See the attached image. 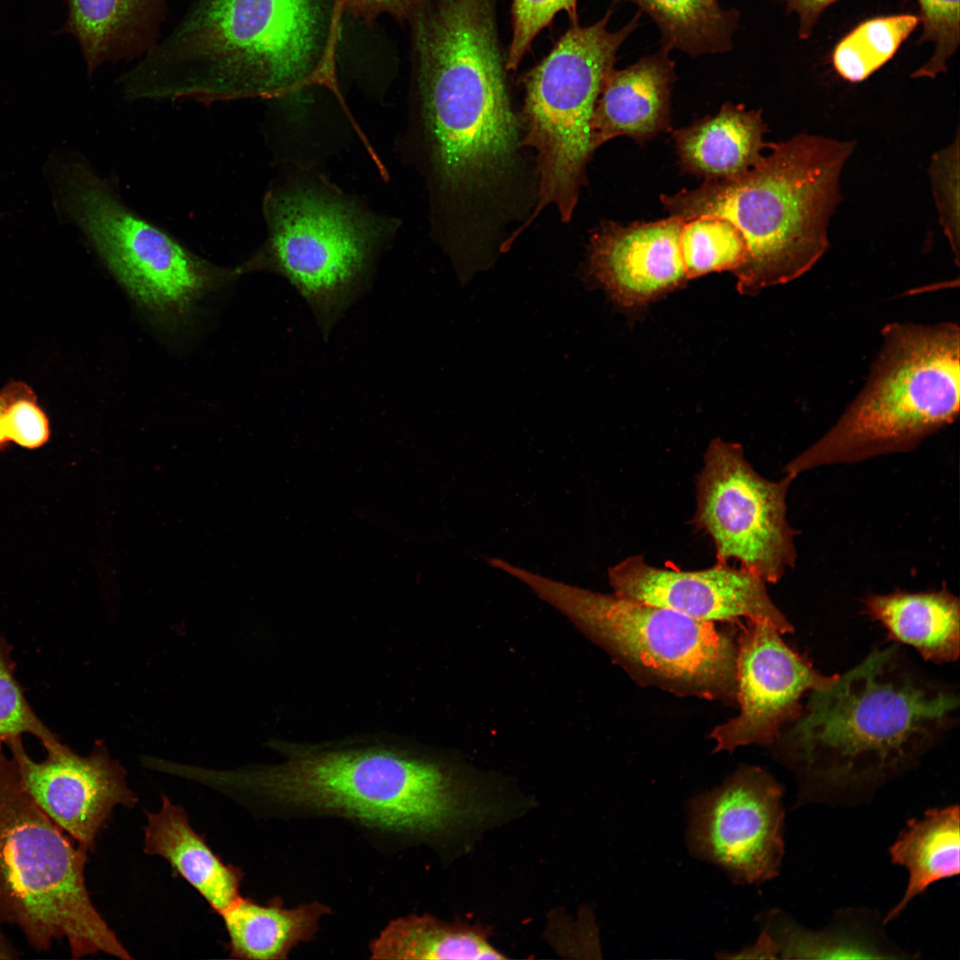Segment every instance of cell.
I'll use <instances>...</instances> for the list:
<instances>
[{
  "label": "cell",
  "instance_id": "obj_1",
  "mask_svg": "<svg viewBox=\"0 0 960 960\" xmlns=\"http://www.w3.org/2000/svg\"><path fill=\"white\" fill-rule=\"evenodd\" d=\"M958 708L952 684L892 644L810 692L771 747L796 778L797 804L855 806L917 767L956 725Z\"/></svg>",
  "mask_w": 960,
  "mask_h": 960
},
{
  "label": "cell",
  "instance_id": "obj_2",
  "mask_svg": "<svg viewBox=\"0 0 960 960\" xmlns=\"http://www.w3.org/2000/svg\"><path fill=\"white\" fill-rule=\"evenodd\" d=\"M342 0H191L172 28L116 81L130 101L210 105L314 86L340 97Z\"/></svg>",
  "mask_w": 960,
  "mask_h": 960
},
{
  "label": "cell",
  "instance_id": "obj_3",
  "mask_svg": "<svg viewBox=\"0 0 960 960\" xmlns=\"http://www.w3.org/2000/svg\"><path fill=\"white\" fill-rule=\"evenodd\" d=\"M275 765L208 769L206 783L284 815L334 817L379 834L421 839L468 819L465 789L440 762L387 745L271 743Z\"/></svg>",
  "mask_w": 960,
  "mask_h": 960
},
{
  "label": "cell",
  "instance_id": "obj_4",
  "mask_svg": "<svg viewBox=\"0 0 960 960\" xmlns=\"http://www.w3.org/2000/svg\"><path fill=\"white\" fill-rule=\"evenodd\" d=\"M769 147L771 153L740 176L660 196L670 217L715 215L740 230L747 259L734 274L746 295L798 278L825 253L840 176L854 144L800 134Z\"/></svg>",
  "mask_w": 960,
  "mask_h": 960
},
{
  "label": "cell",
  "instance_id": "obj_5",
  "mask_svg": "<svg viewBox=\"0 0 960 960\" xmlns=\"http://www.w3.org/2000/svg\"><path fill=\"white\" fill-rule=\"evenodd\" d=\"M868 378L836 422L783 468H815L910 451L956 419L960 330L953 322L891 323Z\"/></svg>",
  "mask_w": 960,
  "mask_h": 960
},
{
  "label": "cell",
  "instance_id": "obj_6",
  "mask_svg": "<svg viewBox=\"0 0 960 960\" xmlns=\"http://www.w3.org/2000/svg\"><path fill=\"white\" fill-rule=\"evenodd\" d=\"M61 220L83 232L130 299L157 327L183 328L200 302L241 275L192 252L144 219L84 158L55 156L45 166Z\"/></svg>",
  "mask_w": 960,
  "mask_h": 960
},
{
  "label": "cell",
  "instance_id": "obj_7",
  "mask_svg": "<svg viewBox=\"0 0 960 960\" xmlns=\"http://www.w3.org/2000/svg\"><path fill=\"white\" fill-rule=\"evenodd\" d=\"M25 790L0 740V922L37 951L65 939L71 956L132 959L87 891V850L74 844Z\"/></svg>",
  "mask_w": 960,
  "mask_h": 960
},
{
  "label": "cell",
  "instance_id": "obj_8",
  "mask_svg": "<svg viewBox=\"0 0 960 960\" xmlns=\"http://www.w3.org/2000/svg\"><path fill=\"white\" fill-rule=\"evenodd\" d=\"M636 682L679 696L737 703L736 639L715 622L558 582L505 562Z\"/></svg>",
  "mask_w": 960,
  "mask_h": 960
},
{
  "label": "cell",
  "instance_id": "obj_9",
  "mask_svg": "<svg viewBox=\"0 0 960 960\" xmlns=\"http://www.w3.org/2000/svg\"><path fill=\"white\" fill-rule=\"evenodd\" d=\"M611 15L608 11L588 26L570 22L549 52L523 78V144L534 148L539 175L538 201L523 229L550 205L562 221L572 219L595 151L591 122L597 99L620 46L638 27L637 14L612 31Z\"/></svg>",
  "mask_w": 960,
  "mask_h": 960
},
{
  "label": "cell",
  "instance_id": "obj_10",
  "mask_svg": "<svg viewBox=\"0 0 960 960\" xmlns=\"http://www.w3.org/2000/svg\"><path fill=\"white\" fill-rule=\"evenodd\" d=\"M268 237L242 274L274 271L304 298L324 334L362 292L390 225L340 194L300 183L269 191Z\"/></svg>",
  "mask_w": 960,
  "mask_h": 960
},
{
  "label": "cell",
  "instance_id": "obj_11",
  "mask_svg": "<svg viewBox=\"0 0 960 960\" xmlns=\"http://www.w3.org/2000/svg\"><path fill=\"white\" fill-rule=\"evenodd\" d=\"M795 478L759 475L741 444L713 439L696 477L692 522L715 547L716 563L736 562L766 583H776L796 562V532L787 518Z\"/></svg>",
  "mask_w": 960,
  "mask_h": 960
},
{
  "label": "cell",
  "instance_id": "obj_12",
  "mask_svg": "<svg viewBox=\"0 0 960 960\" xmlns=\"http://www.w3.org/2000/svg\"><path fill=\"white\" fill-rule=\"evenodd\" d=\"M687 845L736 884L776 877L784 855L783 788L765 770L741 766L718 787L693 797Z\"/></svg>",
  "mask_w": 960,
  "mask_h": 960
},
{
  "label": "cell",
  "instance_id": "obj_13",
  "mask_svg": "<svg viewBox=\"0 0 960 960\" xmlns=\"http://www.w3.org/2000/svg\"><path fill=\"white\" fill-rule=\"evenodd\" d=\"M745 621L739 622L736 639L740 713L712 731L715 751L731 752L749 744L771 746L799 716L804 693L827 688L837 676L820 673L770 623Z\"/></svg>",
  "mask_w": 960,
  "mask_h": 960
},
{
  "label": "cell",
  "instance_id": "obj_14",
  "mask_svg": "<svg viewBox=\"0 0 960 960\" xmlns=\"http://www.w3.org/2000/svg\"><path fill=\"white\" fill-rule=\"evenodd\" d=\"M613 593L636 602L709 621H764L781 634L793 625L771 599L765 581L754 572L716 563L697 571L661 568L642 555L626 557L608 570Z\"/></svg>",
  "mask_w": 960,
  "mask_h": 960
},
{
  "label": "cell",
  "instance_id": "obj_15",
  "mask_svg": "<svg viewBox=\"0 0 960 960\" xmlns=\"http://www.w3.org/2000/svg\"><path fill=\"white\" fill-rule=\"evenodd\" d=\"M19 778L40 809L87 851L117 805L132 807L138 797L127 786L125 772L98 741L83 756L61 742L36 762L27 753L22 738L4 743Z\"/></svg>",
  "mask_w": 960,
  "mask_h": 960
},
{
  "label": "cell",
  "instance_id": "obj_16",
  "mask_svg": "<svg viewBox=\"0 0 960 960\" xmlns=\"http://www.w3.org/2000/svg\"><path fill=\"white\" fill-rule=\"evenodd\" d=\"M684 223L670 216L627 226L603 223L590 238L587 275L620 306H644L687 280Z\"/></svg>",
  "mask_w": 960,
  "mask_h": 960
},
{
  "label": "cell",
  "instance_id": "obj_17",
  "mask_svg": "<svg viewBox=\"0 0 960 960\" xmlns=\"http://www.w3.org/2000/svg\"><path fill=\"white\" fill-rule=\"evenodd\" d=\"M667 49L612 69L597 99L592 122L595 150L619 136L644 141L669 125L675 63Z\"/></svg>",
  "mask_w": 960,
  "mask_h": 960
},
{
  "label": "cell",
  "instance_id": "obj_18",
  "mask_svg": "<svg viewBox=\"0 0 960 960\" xmlns=\"http://www.w3.org/2000/svg\"><path fill=\"white\" fill-rule=\"evenodd\" d=\"M63 31L81 49L88 76L107 63L137 61L159 42L166 0H66Z\"/></svg>",
  "mask_w": 960,
  "mask_h": 960
},
{
  "label": "cell",
  "instance_id": "obj_19",
  "mask_svg": "<svg viewBox=\"0 0 960 960\" xmlns=\"http://www.w3.org/2000/svg\"><path fill=\"white\" fill-rule=\"evenodd\" d=\"M763 930L783 959H909L911 954L885 935L884 916L868 908L837 911L830 924L807 929L788 915L772 909L763 916Z\"/></svg>",
  "mask_w": 960,
  "mask_h": 960
},
{
  "label": "cell",
  "instance_id": "obj_20",
  "mask_svg": "<svg viewBox=\"0 0 960 960\" xmlns=\"http://www.w3.org/2000/svg\"><path fill=\"white\" fill-rule=\"evenodd\" d=\"M143 850L166 860L220 915L241 897L242 869L215 854L191 827L185 810L166 796L158 812H147Z\"/></svg>",
  "mask_w": 960,
  "mask_h": 960
},
{
  "label": "cell",
  "instance_id": "obj_21",
  "mask_svg": "<svg viewBox=\"0 0 960 960\" xmlns=\"http://www.w3.org/2000/svg\"><path fill=\"white\" fill-rule=\"evenodd\" d=\"M766 125L760 110L724 104L705 117L673 133L682 169L705 180H728L743 174L763 157Z\"/></svg>",
  "mask_w": 960,
  "mask_h": 960
},
{
  "label": "cell",
  "instance_id": "obj_22",
  "mask_svg": "<svg viewBox=\"0 0 960 960\" xmlns=\"http://www.w3.org/2000/svg\"><path fill=\"white\" fill-rule=\"evenodd\" d=\"M864 608L891 639L913 647L924 660L942 664L958 659L959 600L948 589L872 595Z\"/></svg>",
  "mask_w": 960,
  "mask_h": 960
},
{
  "label": "cell",
  "instance_id": "obj_23",
  "mask_svg": "<svg viewBox=\"0 0 960 960\" xmlns=\"http://www.w3.org/2000/svg\"><path fill=\"white\" fill-rule=\"evenodd\" d=\"M958 804L926 810L908 820L889 848L891 860L908 871L900 900L884 916L896 920L911 901L930 885L960 872V817Z\"/></svg>",
  "mask_w": 960,
  "mask_h": 960
},
{
  "label": "cell",
  "instance_id": "obj_24",
  "mask_svg": "<svg viewBox=\"0 0 960 960\" xmlns=\"http://www.w3.org/2000/svg\"><path fill=\"white\" fill-rule=\"evenodd\" d=\"M326 905L313 901L286 908L279 897L260 905L242 896L221 914L229 938L230 956L236 959H286L300 942L312 940Z\"/></svg>",
  "mask_w": 960,
  "mask_h": 960
},
{
  "label": "cell",
  "instance_id": "obj_25",
  "mask_svg": "<svg viewBox=\"0 0 960 960\" xmlns=\"http://www.w3.org/2000/svg\"><path fill=\"white\" fill-rule=\"evenodd\" d=\"M371 959H503L484 932L428 914L398 917L370 942Z\"/></svg>",
  "mask_w": 960,
  "mask_h": 960
},
{
  "label": "cell",
  "instance_id": "obj_26",
  "mask_svg": "<svg viewBox=\"0 0 960 960\" xmlns=\"http://www.w3.org/2000/svg\"><path fill=\"white\" fill-rule=\"evenodd\" d=\"M631 2L658 26L662 48L692 57L724 52L732 46L739 12L718 0H617Z\"/></svg>",
  "mask_w": 960,
  "mask_h": 960
},
{
  "label": "cell",
  "instance_id": "obj_27",
  "mask_svg": "<svg viewBox=\"0 0 960 960\" xmlns=\"http://www.w3.org/2000/svg\"><path fill=\"white\" fill-rule=\"evenodd\" d=\"M918 20L915 15L905 14L862 23L836 47L833 54L835 68L848 81L866 79L893 56Z\"/></svg>",
  "mask_w": 960,
  "mask_h": 960
},
{
  "label": "cell",
  "instance_id": "obj_28",
  "mask_svg": "<svg viewBox=\"0 0 960 960\" xmlns=\"http://www.w3.org/2000/svg\"><path fill=\"white\" fill-rule=\"evenodd\" d=\"M680 243L687 280L711 272L735 273L747 259L741 233L719 216L703 215L684 221Z\"/></svg>",
  "mask_w": 960,
  "mask_h": 960
},
{
  "label": "cell",
  "instance_id": "obj_29",
  "mask_svg": "<svg viewBox=\"0 0 960 960\" xmlns=\"http://www.w3.org/2000/svg\"><path fill=\"white\" fill-rule=\"evenodd\" d=\"M12 645L0 636V740L22 738L28 733L36 737L45 749L60 741L31 708L17 681Z\"/></svg>",
  "mask_w": 960,
  "mask_h": 960
},
{
  "label": "cell",
  "instance_id": "obj_30",
  "mask_svg": "<svg viewBox=\"0 0 960 960\" xmlns=\"http://www.w3.org/2000/svg\"><path fill=\"white\" fill-rule=\"evenodd\" d=\"M578 20V0H512L511 39L506 54L508 71H516L536 37L560 13Z\"/></svg>",
  "mask_w": 960,
  "mask_h": 960
},
{
  "label": "cell",
  "instance_id": "obj_31",
  "mask_svg": "<svg viewBox=\"0 0 960 960\" xmlns=\"http://www.w3.org/2000/svg\"><path fill=\"white\" fill-rule=\"evenodd\" d=\"M924 23V40L935 44L931 60L915 74L934 76L945 70L947 60L959 43V0H918Z\"/></svg>",
  "mask_w": 960,
  "mask_h": 960
},
{
  "label": "cell",
  "instance_id": "obj_32",
  "mask_svg": "<svg viewBox=\"0 0 960 960\" xmlns=\"http://www.w3.org/2000/svg\"><path fill=\"white\" fill-rule=\"evenodd\" d=\"M4 388L9 442L27 449L41 447L50 437V428L34 391L22 382L10 383Z\"/></svg>",
  "mask_w": 960,
  "mask_h": 960
},
{
  "label": "cell",
  "instance_id": "obj_33",
  "mask_svg": "<svg viewBox=\"0 0 960 960\" xmlns=\"http://www.w3.org/2000/svg\"><path fill=\"white\" fill-rule=\"evenodd\" d=\"M958 136L954 144L938 153L931 164L940 221L956 257L958 258Z\"/></svg>",
  "mask_w": 960,
  "mask_h": 960
},
{
  "label": "cell",
  "instance_id": "obj_34",
  "mask_svg": "<svg viewBox=\"0 0 960 960\" xmlns=\"http://www.w3.org/2000/svg\"><path fill=\"white\" fill-rule=\"evenodd\" d=\"M345 12L372 27L382 15L406 22L412 0H342Z\"/></svg>",
  "mask_w": 960,
  "mask_h": 960
},
{
  "label": "cell",
  "instance_id": "obj_35",
  "mask_svg": "<svg viewBox=\"0 0 960 960\" xmlns=\"http://www.w3.org/2000/svg\"><path fill=\"white\" fill-rule=\"evenodd\" d=\"M800 18V36L807 37L821 12L836 0H783Z\"/></svg>",
  "mask_w": 960,
  "mask_h": 960
},
{
  "label": "cell",
  "instance_id": "obj_36",
  "mask_svg": "<svg viewBox=\"0 0 960 960\" xmlns=\"http://www.w3.org/2000/svg\"><path fill=\"white\" fill-rule=\"evenodd\" d=\"M721 957L740 959H774L777 958V953L770 937L764 930H762L758 939L753 945L744 948L740 951L735 952L733 954H724Z\"/></svg>",
  "mask_w": 960,
  "mask_h": 960
},
{
  "label": "cell",
  "instance_id": "obj_37",
  "mask_svg": "<svg viewBox=\"0 0 960 960\" xmlns=\"http://www.w3.org/2000/svg\"><path fill=\"white\" fill-rule=\"evenodd\" d=\"M7 396L4 388L0 390V451L9 444L6 425Z\"/></svg>",
  "mask_w": 960,
  "mask_h": 960
},
{
  "label": "cell",
  "instance_id": "obj_38",
  "mask_svg": "<svg viewBox=\"0 0 960 960\" xmlns=\"http://www.w3.org/2000/svg\"><path fill=\"white\" fill-rule=\"evenodd\" d=\"M0 922V959H16L20 957L19 950L5 936Z\"/></svg>",
  "mask_w": 960,
  "mask_h": 960
}]
</instances>
